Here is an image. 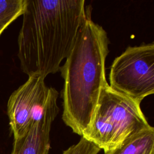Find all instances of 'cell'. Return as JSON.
Here are the masks:
<instances>
[{"label": "cell", "mask_w": 154, "mask_h": 154, "mask_svg": "<svg viewBox=\"0 0 154 154\" xmlns=\"http://www.w3.org/2000/svg\"><path fill=\"white\" fill-rule=\"evenodd\" d=\"M101 149L92 141L81 137L79 142L64 150L63 154H97Z\"/></svg>", "instance_id": "9"}, {"label": "cell", "mask_w": 154, "mask_h": 154, "mask_svg": "<svg viewBox=\"0 0 154 154\" xmlns=\"http://www.w3.org/2000/svg\"><path fill=\"white\" fill-rule=\"evenodd\" d=\"M109 40L106 31L88 12L75 45L60 71L64 81L62 119L81 137L88 130L101 94L108 84L105 61Z\"/></svg>", "instance_id": "2"}, {"label": "cell", "mask_w": 154, "mask_h": 154, "mask_svg": "<svg viewBox=\"0 0 154 154\" xmlns=\"http://www.w3.org/2000/svg\"><path fill=\"white\" fill-rule=\"evenodd\" d=\"M84 0H26L17 38L20 67L28 76L60 71L88 14Z\"/></svg>", "instance_id": "1"}, {"label": "cell", "mask_w": 154, "mask_h": 154, "mask_svg": "<svg viewBox=\"0 0 154 154\" xmlns=\"http://www.w3.org/2000/svg\"><path fill=\"white\" fill-rule=\"evenodd\" d=\"M109 87L141 103L154 93V44L129 46L113 61Z\"/></svg>", "instance_id": "5"}, {"label": "cell", "mask_w": 154, "mask_h": 154, "mask_svg": "<svg viewBox=\"0 0 154 154\" xmlns=\"http://www.w3.org/2000/svg\"><path fill=\"white\" fill-rule=\"evenodd\" d=\"M26 0H0V35L18 17L22 15Z\"/></svg>", "instance_id": "8"}, {"label": "cell", "mask_w": 154, "mask_h": 154, "mask_svg": "<svg viewBox=\"0 0 154 154\" xmlns=\"http://www.w3.org/2000/svg\"><path fill=\"white\" fill-rule=\"evenodd\" d=\"M43 77L28 76L10 96L7 114L14 140L21 138L38 122L52 123L59 112L58 91L48 87Z\"/></svg>", "instance_id": "4"}, {"label": "cell", "mask_w": 154, "mask_h": 154, "mask_svg": "<svg viewBox=\"0 0 154 154\" xmlns=\"http://www.w3.org/2000/svg\"><path fill=\"white\" fill-rule=\"evenodd\" d=\"M51 125L49 122L33 124L25 135L14 140L11 154H48Z\"/></svg>", "instance_id": "6"}, {"label": "cell", "mask_w": 154, "mask_h": 154, "mask_svg": "<svg viewBox=\"0 0 154 154\" xmlns=\"http://www.w3.org/2000/svg\"><path fill=\"white\" fill-rule=\"evenodd\" d=\"M104 154H154V128L143 130L124 140Z\"/></svg>", "instance_id": "7"}, {"label": "cell", "mask_w": 154, "mask_h": 154, "mask_svg": "<svg viewBox=\"0 0 154 154\" xmlns=\"http://www.w3.org/2000/svg\"><path fill=\"white\" fill-rule=\"evenodd\" d=\"M140 103L112 89L102 90L91 124L82 136L105 151L115 148L128 137L150 128Z\"/></svg>", "instance_id": "3"}]
</instances>
